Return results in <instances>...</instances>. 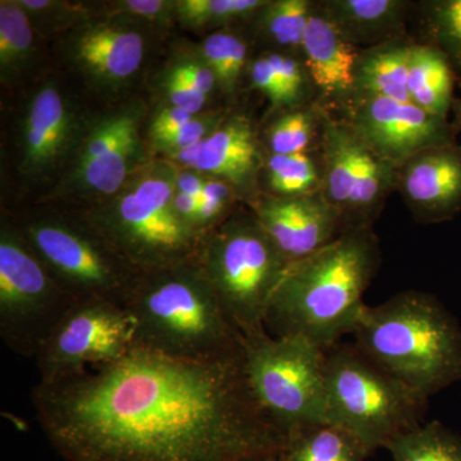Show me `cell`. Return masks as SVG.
Masks as SVG:
<instances>
[{
	"instance_id": "18",
	"label": "cell",
	"mask_w": 461,
	"mask_h": 461,
	"mask_svg": "<svg viewBox=\"0 0 461 461\" xmlns=\"http://www.w3.org/2000/svg\"><path fill=\"white\" fill-rule=\"evenodd\" d=\"M247 206L290 264L326 248L345 230L341 218L321 193L296 198L262 193Z\"/></svg>"
},
{
	"instance_id": "16",
	"label": "cell",
	"mask_w": 461,
	"mask_h": 461,
	"mask_svg": "<svg viewBox=\"0 0 461 461\" xmlns=\"http://www.w3.org/2000/svg\"><path fill=\"white\" fill-rule=\"evenodd\" d=\"M335 109L379 157L396 168L427 149L457 142L448 118L429 113L411 102L351 95Z\"/></svg>"
},
{
	"instance_id": "9",
	"label": "cell",
	"mask_w": 461,
	"mask_h": 461,
	"mask_svg": "<svg viewBox=\"0 0 461 461\" xmlns=\"http://www.w3.org/2000/svg\"><path fill=\"white\" fill-rule=\"evenodd\" d=\"M244 369L254 399L288 436L326 423V351L303 338H275L268 332L244 338Z\"/></svg>"
},
{
	"instance_id": "38",
	"label": "cell",
	"mask_w": 461,
	"mask_h": 461,
	"mask_svg": "<svg viewBox=\"0 0 461 461\" xmlns=\"http://www.w3.org/2000/svg\"><path fill=\"white\" fill-rule=\"evenodd\" d=\"M248 77L251 86L264 94L272 103L273 107L287 108L286 95H285L280 77L267 53L251 60L248 69Z\"/></svg>"
},
{
	"instance_id": "11",
	"label": "cell",
	"mask_w": 461,
	"mask_h": 461,
	"mask_svg": "<svg viewBox=\"0 0 461 461\" xmlns=\"http://www.w3.org/2000/svg\"><path fill=\"white\" fill-rule=\"evenodd\" d=\"M147 104L126 99L90 115L75 156L45 198L76 200L85 206L114 195L148 162L141 138Z\"/></svg>"
},
{
	"instance_id": "31",
	"label": "cell",
	"mask_w": 461,
	"mask_h": 461,
	"mask_svg": "<svg viewBox=\"0 0 461 461\" xmlns=\"http://www.w3.org/2000/svg\"><path fill=\"white\" fill-rule=\"evenodd\" d=\"M266 0H175V20L191 32H220L250 23Z\"/></svg>"
},
{
	"instance_id": "10",
	"label": "cell",
	"mask_w": 461,
	"mask_h": 461,
	"mask_svg": "<svg viewBox=\"0 0 461 461\" xmlns=\"http://www.w3.org/2000/svg\"><path fill=\"white\" fill-rule=\"evenodd\" d=\"M36 256L16 223L0 227V336L14 353L35 359L76 304Z\"/></svg>"
},
{
	"instance_id": "21",
	"label": "cell",
	"mask_w": 461,
	"mask_h": 461,
	"mask_svg": "<svg viewBox=\"0 0 461 461\" xmlns=\"http://www.w3.org/2000/svg\"><path fill=\"white\" fill-rule=\"evenodd\" d=\"M321 11L348 44L360 50L406 39L414 2L318 0Z\"/></svg>"
},
{
	"instance_id": "37",
	"label": "cell",
	"mask_w": 461,
	"mask_h": 461,
	"mask_svg": "<svg viewBox=\"0 0 461 461\" xmlns=\"http://www.w3.org/2000/svg\"><path fill=\"white\" fill-rule=\"evenodd\" d=\"M159 90L162 93L163 104L185 109L193 114L204 112L206 102L209 99V96H206L202 91L185 83L184 80L172 75L167 69L160 77Z\"/></svg>"
},
{
	"instance_id": "14",
	"label": "cell",
	"mask_w": 461,
	"mask_h": 461,
	"mask_svg": "<svg viewBox=\"0 0 461 461\" xmlns=\"http://www.w3.org/2000/svg\"><path fill=\"white\" fill-rule=\"evenodd\" d=\"M138 346L136 326L126 306L77 302L36 355L41 381H54L115 362Z\"/></svg>"
},
{
	"instance_id": "4",
	"label": "cell",
	"mask_w": 461,
	"mask_h": 461,
	"mask_svg": "<svg viewBox=\"0 0 461 461\" xmlns=\"http://www.w3.org/2000/svg\"><path fill=\"white\" fill-rule=\"evenodd\" d=\"M178 166L149 159L114 195L85 206L81 217L139 273L193 262L200 238L173 208Z\"/></svg>"
},
{
	"instance_id": "3",
	"label": "cell",
	"mask_w": 461,
	"mask_h": 461,
	"mask_svg": "<svg viewBox=\"0 0 461 461\" xmlns=\"http://www.w3.org/2000/svg\"><path fill=\"white\" fill-rule=\"evenodd\" d=\"M355 346L388 375L429 399L461 382V327L436 296L405 291L366 306Z\"/></svg>"
},
{
	"instance_id": "25",
	"label": "cell",
	"mask_w": 461,
	"mask_h": 461,
	"mask_svg": "<svg viewBox=\"0 0 461 461\" xmlns=\"http://www.w3.org/2000/svg\"><path fill=\"white\" fill-rule=\"evenodd\" d=\"M411 26L417 29L414 41L438 50L461 86V0L414 2Z\"/></svg>"
},
{
	"instance_id": "24",
	"label": "cell",
	"mask_w": 461,
	"mask_h": 461,
	"mask_svg": "<svg viewBox=\"0 0 461 461\" xmlns=\"http://www.w3.org/2000/svg\"><path fill=\"white\" fill-rule=\"evenodd\" d=\"M456 85L450 63L438 50L412 41L408 69L411 103L429 113L450 120Z\"/></svg>"
},
{
	"instance_id": "41",
	"label": "cell",
	"mask_w": 461,
	"mask_h": 461,
	"mask_svg": "<svg viewBox=\"0 0 461 461\" xmlns=\"http://www.w3.org/2000/svg\"><path fill=\"white\" fill-rule=\"evenodd\" d=\"M198 199L186 195V194H182L180 191H175V195H173V208H175L176 214L180 217L182 222L186 223L187 226H189L195 233L196 218H198ZM196 235H198V233H196Z\"/></svg>"
},
{
	"instance_id": "42",
	"label": "cell",
	"mask_w": 461,
	"mask_h": 461,
	"mask_svg": "<svg viewBox=\"0 0 461 461\" xmlns=\"http://www.w3.org/2000/svg\"><path fill=\"white\" fill-rule=\"evenodd\" d=\"M450 121L453 123L455 131L461 135V98H455L453 108H451Z\"/></svg>"
},
{
	"instance_id": "30",
	"label": "cell",
	"mask_w": 461,
	"mask_h": 461,
	"mask_svg": "<svg viewBox=\"0 0 461 461\" xmlns=\"http://www.w3.org/2000/svg\"><path fill=\"white\" fill-rule=\"evenodd\" d=\"M196 50L213 71L220 93L230 102L235 99L250 66L247 39L235 29L220 30L209 33Z\"/></svg>"
},
{
	"instance_id": "1",
	"label": "cell",
	"mask_w": 461,
	"mask_h": 461,
	"mask_svg": "<svg viewBox=\"0 0 461 461\" xmlns=\"http://www.w3.org/2000/svg\"><path fill=\"white\" fill-rule=\"evenodd\" d=\"M36 420L67 461H245L287 436L258 405L244 353L194 360L136 346L33 388Z\"/></svg>"
},
{
	"instance_id": "26",
	"label": "cell",
	"mask_w": 461,
	"mask_h": 461,
	"mask_svg": "<svg viewBox=\"0 0 461 461\" xmlns=\"http://www.w3.org/2000/svg\"><path fill=\"white\" fill-rule=\"evenodd\" d=\"M264 130V148L272 154L321 150L327 108L320 102L281 109Z\"/></svg>"
},
{
	"instance_id": "40",
	"label": "cell",
	"mask_w": 461,
	"mask_h": 461,
	"mask_svg": "<svg viewBox=\"0 0 461 461\" xmlns=\"http://www.w3.org/2000/svg\"><path fill=\"white\" fill-rule=\"evenodd\" d=\"M206 177L208 175H204V173L178 166L176 190L199 200L202 198L203 190H204Z\"/></svg>"
},
{
	"instance_id": "39",
	"label": "cell",
	"mask_w": 461,
	"mask_h": 461,
	"mask_svg": "<svg viewBox=\"0 0 461 461\" xmlns=\"http://www.w3.org/2000/svg\"><path fill=\"white\" fill-rule=\"evenodd\" d=\"M193 113L185 109L171 107L162 104L156 109L151 115L150 123L148 126V136L150 141L163 138L180 129L182 124L186 123L194 117Z\"/></svg>"
},
{
	"instance_id": "23",
	"label": "cell",
	"mask_w": 461,
	"mask_h": 461,
	"mask_svg": "<svg viewBox=\"0 0 461 461\" xmlns=\"http://www.w3.org/2000/svg\"><path fill=\"white\" fill-rule=\"evenodd\" d=\"M41 36L17 0L0 2V81L3 86L25 83L41 59Z\"/></svg>"
},
{
	"instance_id": "20",
	"label": "cell",
	"mask_w": 461,
	"mask_h": 461,
	"mask_svg": "<svg viewBox=\"0 0 461 461\" xmlns=\"http://www.w3.org/2000/svg\"><path fill=\"white\" fill-rule=\"evenodd\" d=\"M360 50L339 35L315 0L303 42V60L317 93V102L335 109L354 94Z\"/></svg>"
},
{
	"instance_id": "15",
	"label": "cell",
	"mask_w": 461,
	"mask_h": 461,
	"mask_svg": "<svg viewBox=\"0 0 461 461\" xmlns=\"http://www.w3.org/2000/svg\"><path fill=\"white\" fill-rule=\"evenodd\" d=\"M153 32L98 11L57 38L60 62L100 96L122 93L140 74Z\"/></svg>"
},
{
	"instance_id": "22",
	"label": "cell",
	"mask_w": 461,
	"mask_h": 461,
	"mask_svg": "<svg viewBox=\"0 0 461 461\" xmlns=\"http://www.w3.org/2000/svg\"><path fill=\"white\" fill-rule=\"evenodd\" d=\"M412 39H399L360 51L354 74L353 95H375L411 102L409 57Z\"/></svg>"
},
{
	"instance_id": "43",
	"label": "cell",
	"mask_w": 461,
	"mask_h": 461,
	"mask_svg": "<svg viewBox=\"0 0 461 461\" xmlns=\"http://www.w3.org/2000/svg\"><path fill=\"white\" fill-rule=\"evenodd\" d=\"M245 461H286V459H285L284 451H281V453L262 455V456L253 457V459Z\"/></svg>"
},
{
	"instance_id": "29",
	"label": "cell",
	"mask_w": 461,
	"mask_h": 461,
	"mask_svg": "<svg viewBox=\"0 0 461 461\" xmlns=\"http://www.w3.org/2000/svg\"><path fill=\"white\" fill-rule=\"evenodd\" d=\"M323 158L311 153L272 154L267 151L260 190L281 198L315 195L323 189Z\"/></svg>"
},
{
	"instance_id": "7",
	"label": "cell",
	"mask_w": 461,
	"mask_h": 461,
	"mask_svg": "<svg viewBox=\"0 0 461 461\" xmlns=\"http://www.w3.org/2000/svg\"><path fill=\"white\" fill-rule=\"evenodd\" d=\"M429 399L388 375L357 348L326 350V423L351 430L375 453L420 426Z\"/></svg>"
},
{
	"instance_id": "19",
	"label": "cell",
	"mask_w": 461,
	"mask_h": 461,
	"mask_svg": "<svg viewBox=\"0 0 461 461\" xmlns=\"http://www.w3.org/2000/svg\"><path fill=\"white\" fill-rule=\"evenodd\" d=\"M395 191L417 222L444 223L461 213V144L420 151L397 167Z\"/></svg>"
},
{
	"instance_id": "35",
	"label": "cell",
	"mask_w": 461,
	"mask_h": 461,
	"mask_svg": "<svg viewBox=\"0 0 461 461\" xmlns=\"http://www.w3.org/2000/svg\"><path fill=\"white\" fill-rule=\"evenodd\" d=\"M230 112L229 109H212L195 114L175 132L150 141L151 147L166 159L195 147L221 126Z\"/></svg>"
},
{
	"instance_id": "13",
	"label": "cell",
	"mask_w": 461,
	"mask_h": 461,
	"mask_svg": "<svg viewBox=\"0 0 461 461\" xmlns=\"http://www.w3.org/2000/svg\"><path fill=\"white\" fill-rule=\"evenodd\" d=\"M321 195L341 218L345 230L373 226L395 191L396 167L378 156L351 124L327 109Z\"/></svg>"
},
{
	"instance_id": "17",
	"label": "cell",
	"mask_w": 461,
	"mask_h": 461,
	"mask_svg": "<svg viewBox=\"0 0 461 461\" xmlns=\"http://www.w3.org/2000/svg\"><path fill=\"white\" fill-rule=\"evenodd\" d=\"M266 157L262 135L253 118L242 112H230L208 138L167 159L229 182L242 204L249 205L262 194L260 177Z\"/></svg>"
},
{
	"instance_id": "34",
	"label": "cell",
	"mask_w": 461,
	"mask_h": 461,
	"mask_svg": "<svg viewBox=\"0 0 461 461\" xmlns=\"http://www.w3.org/2000/svg\"><path fill=\"white\" fill-rule=\"evenodd\" d=\"M99 11L153 32L168 30L176 23L175 0H113L99 3Z\"/></svg>"
},
{
	"instance_id": "27",
	"label": "cell",
	"mask_w": 461,
	"mask_h": 461,
	"mask_svg": "<svg viewBox=\"0 0 461 461\" xmlns=\"http://www.w3.org/2000/svg\"><path fill=\"white\" fill-rule=\"evenodd\" d=\"M371 454L355 433L330 423L291 433L284 448L286 461H364Z\"/></svg>"
},
{
	"instance_id": "6",
	"label": "cell",
	"mask_w": 461,
	"mask_h": 461,
	"mask_svg": "<svg viewBox=\"0 0 461 461\" xmlns=\"http://www.w3.org/2000/svg\"><path fill=\"white\" fill-rule=\"evenodd\" d=\"M194 266L242 338L267 332L266 318L290 263L249 206L200 239Z\"/></svg>"
},
{
	"instance_id": "33",
	"label": "cell",
	"mask_w": 461,
	"mask_h": 461,
	"mask_svg": "<svg viewBox=\"0 0 461 461\" xmlns=\"http://www.w3.org/2000/svg\"><path fill=\"white\" fill-rule=\"evenodd\" d=\"M17 3L41 38H59L84 21L95 16L99 11V3L66 0H17Z\"/></svg>"
},
{
	"instance_id": "28",
	"label": "cell",
	"mask_w": 461,
	"mask_h": 461,
	"mask_svg": "<svg viewBox=\"0 0 461 461\" xmlns=\"http://www.w3.org/2000/svg\"><path fill=\"white\" fill-rule=\"evenodd\" d=\"M315 0H266L250 21L258 38L275 53L302 58L303 42Z\"/></svg>"
},
{
	"instance_id": "32",
	"label": "cell",
	"mask_w": 461,
	"mask_h": 461,
	"mask_svg": "<svg viewBox=\"0 0 461 461\" xmlns=\"http://www.w3.org/2000/svg\"><path fill=\"white\" fill-rule=\"evenodd\" d=\"M386 448L393 461H461V436L438 420L421 423Z\"/></svg>"
},
{
	"instance_id": "12",
	"label": "cell",
	"mask_w": 461,
	"mask_h": 461,
	"mask_svg": "<svg viewBox=\"0 0 461 461\" xmlns=\"http://www.w3.org/2000/svg\"><path fill=\"white\" fill-rule=\"evenodd\" d=\"M89 117L59 76H45L33 85L17 123L16 171L23 189L56 186Z\"/></svg>"
},
{
	"instance_id": "2",
	"label": "cell",
	"mask_w": 461,
	"mask_h": 461,
	"mask_svg": "<svg viewBox=\"0 0 461 461\" xmlns=\"http://www.w3.org/2000/svg\"><path fill=\"white\" fill-rule=\"evenodd\" d=\"M379 264L373 226L344 230L326 248L288 266L267 314V332L303 338L324 351L338 345L357 329Z\"/></svg>"
},
{
	"instance_id": "5",
	"label": "cell",
	"mask_w": 461,
	"mask_h": 461,
	"mask_svg": "<svg viewBox=\"0 0 461 461\" xmlns=\"http://www.w3.org/2000/svg\"><path fill=\"white\" fill-rule=\"evenodd\" d=\"M126 308L149 350L194 360L242 350L241 332L193 263L141 275Z\"/></svg>"
},
{
	"instance_id": "36",
	"label": "cell",
	"mask_w": 461,
	"mask_h": 461,
	"mask_svg": "<svg viewBox=\"0 0 461 461\" xmlns=\"http://www.w3.org/2000/svg\"><path fill=\"white\" fill-rule=\"evenodd\" d=\"M167 71L202 91L206 96L218 90L217 78L198 50L178 53L169 63Z\"/></svg>"
},
{
	"instance_id": "8",
	"label": "cell",
	"mask_w": 461,
	"mask_h": 461,
	"mask_svg": "<svg viewBox=\"0 0 461 461\" xmlns=\"http://www.w3.org/2000/svg\"><path fill=\"white\" fill-rule=\"evenodd\" d=\"M14 223L75 302L100 300L126 306L141 273L80 214H36Z\"/></svg>"
}]
</instances>
